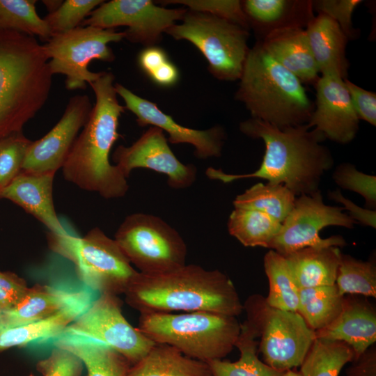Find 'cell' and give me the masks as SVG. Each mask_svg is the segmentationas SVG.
I'll return each instance as SVG.
<instances>
[{
    "label": "cell",
    "instance_id": "cell-44",
    "mask_svg": "<svg viewBox=\"0 0 376 376\" xmlns=\"http://www.w3.org/2000/svg\"><path fill=\"white\" fill-rule=\"evenodd\" d=\"M344 81L359 120L375 126L376 93L359 86L347 79H345Z\"/></svg>",
    "mask_w": 376,
    "mask_h": 376
},
{
    "label": "cell",
    "instance_id": "cell-43",
    "mask_svg": "<svg viewBox=\"0 0 376 376\" xmlns=\"http://www.w3.org/2000/svg\"><path fill=\"white\" fill-rule=\"evenodd\" d=\"M29 289L26 281L15 273L0 271V311L15 306Z\"/></svg>",
    "mask_w": 376,
    "mask_h": 376
},
{
    "label": "cell",
    "instance_id": "cell-48",
    "mask_svg": "<svg viewBox=\"0 0 376 376\" xmlns=\"http://www.w3.org/2000/svg\"><path fill=\"white\" fill-rule=\"evenodd\" d=\"M149 77L157 85L167 87L177 83L179 78V72L177 67L169 60L155 70Z\"/></svg>",
    "mask_w": 376,
    "mask_h": 376
},
{
    "label": "cell",
    "instance_id": "cell-6",
    "mask_svg": "<svg viewBox=\"0 0 376 376\" xmlns=\"http://www.w3.org/2000/svg\"><path fill=\"white\" fill-rule=\"evenodd\" d=\"M240 326L235 316L195 311L140 313L137 328L155 343L171 345L207 363L222 359L233 350Z\"/></svg>",
    "mask_w": 376,
    "mask_h": 376
},
{
    "label": "cell",
    "instance_id": "cell-32",
    "mask_svg": "<svg viewBox=\"0 0 376 376\" xmlns=\"http://www.w3.org/2000/svg\"><path fill=\"white\" fill-rule=\"evenodd\" d=\"M227 226L229 233L244 246L269 249L281 230V223L258 211L235 208Z\"/></svg>",
    "mask_w": 376,
    "mask_h": 376
},
{
    "label": "cell",
    "instance_id": "cell-26",
    "mask_svg": "<svg viewBox=\"0 0 376 376\" xmlns=\"http://www.w3.org/2000/svg\"><path fill=\"white\" fill-rule=\"evenodd\" d=\"M342 253L337 246L306 247L285 256L301 289L335 284Z\"/></svg>",
    "mask_w": 376,
    "mask_h": 376
},
{
    "label": "cell",
    "instance_id": "cell-17",
    "mask_svg": "<svg viewBox=\"0 0 376 376\" xmlns=\"http://www.w3.org/2000/svg\"><path fill=\"white\" fill-rule=\"evenodd\" d=\"M116 92L125 104V108L136 117L141 127H157L169 134L168 141L173 144L187 143L194 147V155L200 159L219 157L221 154L225 132L221 126L205 130L185 127L164 113L155 103L144 99L120 84L114 85Z\"/></svg>",
    "mask_w": 376,
    "mask_h": 376
},
{
    "label": "cell",
    "instance_id": "cell-45",
    "mask_svg": "<svg viewBox=\"0 0 376 376\" xmlns=\"http://www.w3.org/2000/svg\"><path fill=\"white\" fill-rule=\"evenodd\" d=\"M330 199L337 203H342L344 210L349 211V216L354 220L357 221L366 226L375 228L376 211L369 209H363L355 205L352 201L345 198L339 190L330 191L328 194Z\"/></svg>",
    "mask_w": 376,
    "mask_h": 376
},
{
    "label": "cell",
    "instance_id": "cell-30",
    "mask_svg": "<svg viewBox=\"0 0 376 376\" xmlns=\"http://www.w3.org/2000/svg\"><path fill=\"white\" fill-rule=\"evenodd\" d=\"M344 299L336 283L301 289L297 312L315 331L327 327L338 317Z\"/></svg>",
    "mask_w": 376,
    "mask_h": 376
},
{
    "label": "cell",
    "instance_id": "cell-38",
    "mask_svg": "<svg viewBox=\"0 0 376 376\" xmlns=\"http://www.w3.org/2000/svg\"><path fill=\"white\" fill-rule=\"evenodd\" d=\"M31 142L22 132L0 139V191L22 172Z\"/></svg>",
    "mask_w": 376,
    "mask_h": 376
},
{
    "label": "cell",
    "instance_id": "cell-29",
    "mask_svg": "<svg viewBox=\"0 0 376 376\" xmlns=\"http://www.w3.org/2000/svg\"><path fill=\"white\" fill-rule=\"evenodd\" d=\"M127 376H212L207 363L182 354L177 348L155 343L148 354L132 365Z\"/></svg>",
    "mask_w": 376,
    "mask_h": 376
},
{
    "label": "cell",
    "instance_id": "cell-50",
    "mask_svg": "<svg viewBox=\"0 0 376 376\" xmlns=\"http://www.w3.org/2000/svg\"><path fill=\"white\" fill-rule=\"evenodd\" d=\"M283 376H301L299 372L295 370L294 369L287 370L285 372Z\"/></svg>",
    "mask_w": 376,
    "mask_h": 376
},
{
    "label": "cell",
    "instance_id": "cell-4",
    "mask_svg": "<svg viewBox=\"0 0 376 376\" xmlns=\"http://www.w3.org/2000/svg\"><path fill=\"white\" fill-rule=\"evenodd\" d=\"M36 38L0 29V139L22 132L42 108L53 75Z\"/></svg>",
    "mask_w": 376,
    "mask_h": 376
},
{
    "label": "cell",
    "instance_id": "cell-47",
    "mask_svg": "<svg viewBox=\"0 0 376 376\" xmlns=\"http://www.w3.org/2000/svg\"><path fill=\"white\" fill-rule=\"evenodd\" d=\"M167 61L164 50L155 45L145 47L138 56L139 67L148 76Z\"/></svg>",
    "mask_w": 376,
    "mask_h": 376
},
{
    "label": "cell",
    "instance_id": "cell-19",
    "mask_svg": "<svg viewBox=\"0 0 376 376\" xmlns=\"http://www.w3.org/2000/svg\"><path fill=\"white\" fill-rule=\"evenodd\" d=\"M55 173L22 172L4 189L0 198L8 199L21 207L56 235L68 233L61 223L53 201Z\"/></svg>",
    "mask_w": 376,
    "mask_h": 376
},
{
    "label": "cell",
    "instance_id": "cell-8",
    "mask_svg": "<svg viewBox=\"0 0 376 376\" xmlns=\"http://www.w3.org/2000/svg\"><path fill=\"white\" fill-rule=\"evenodd\" d=\"M175 40L193 44L208 63L216 79L233 81L241 77L249 52V30L210 14L187 9L182 22L166 33Z\"/></svg>",
    "mask_w": 376,
    "mask_h": 376
},
{
    "label": "cell",
    "instance_id": "cell-23",
    "mask_svg": "<svg viewBox=\"0 0 376 376\" xmlns=\"http://www.w3.org/2000/svg\"><path fill=\"white\" fill-rule=\"evenodd\" d=\"M304 29L319 72L347 79L350 63L346 56V46L348 39L338 24L327 15L318 13Z\"/></svg>",
    "mask_w": 376,
    "mask_h": 376
},
{
    "label": "cell",
    "instance_id": "cell-37",
    "mask_svg": "<svg viewBox=\"0 0 376 376\" xmlns=\"http://www.w3.org/2000/svg\"><path fill=\"white\" fill-rule=\"evenodd\" d=\"M104 1L66 0L54 12L43 19L46 22L51 36L68 32L79 26L89 14Z\"/></svg>",
    "mask_w": 376,
    "mask_h": 376
},
{
    "label": "cell",
    "instance_id": "cell-24",
    "mask_svg": "<svg viewBox=\"0 0 376 376\" xmlns=\"http://www.w3.org/2000/svg\"><path fill=\"white\" fill-rule=\"evenodd\" d=\"M259 42L276 61L295 75L302 84H315L320 72L304 29L276 31Z\"/></svg>",
    "mask_w": 376,
    "mask_h": 376
},
{
    "label": "cell",
    "instance_id": "cell-2",
    "mask_svg": "<svg viewBox=\"0 0 376 376\" xmlns=\"http://www.w3.org/2000/svg\"><path fill=\"white\" fill-rule=\"evenodd\" d=\"M113 81L111 72L102 71L89 84L95 103L62 167L65 180L106 199L121 198L129 189L127 178L109 159L111 148L120 136L119 118L125 109L119 103Z\"/></svg>",
    "mask_w": 376,
    "mask_h": 376
},
{
    "label": "cell",
    "instance_id": "cell-34",
    "mask_svg": "<svg viewBox=\"0 0 376 376\" xmlns=\"http://www.w3.org/2000/svg\"><path fill=\"white\" fill-rule=\"evenodd\" d=\"M354 355L343 341L315 338L300 365L301 376H338Z\"/></svg>",
    "mask_w": 376,
    "mask_h": 376
},
{
    "label": "cell",
    "instance_id": "cell-18",
    "mask_svg": "<svg viewBox=\"0 0 376 376\" xmlns=\"http://www.w3.org/2000/svg\"><path fill=\"white\" fill-rule=\"evenodd\" d=\"M314 87L315 102L308 127L338 143L351 142L358 132L360 120L344 79L336 75H321Z\"/></svg>",
    "mask_w": 376,
    "mask_h": 376
},
{
    "label": "cell",
    "instance_id": "cell-28",
    "mask_svg": "<svg viewBox=\"0 0 376 376\" xmlns=\"http://www.w3.org/2000/svg\"><path fill=\"white\" fill-rule=\"evenodd\" d=\"M53 345L80 359L88 376H127L132 366L120 353L100 342L72 336H60Z\"/></svg>",
    "mask_w": 376,
    "mask_h": 376
},
{
    "label": "cell",
    "instance_id": "cell-3",
    "mask_svg": "<svg viewBox=\"0 0 376 376\" xmlns=\"http://www.w3.org/2000/svg\"><path fill=\"white\" fill-rule=\"evenodd\" d=\"M124 295L126 303L140 313L207 311L237 317L243 311L229 277L197 265L157 274L138 272Z\"/></svg>",
    "mask_w": 376,
    "mask_h": 376
},
{
    "label": "cell",
    "instance_id": "cell-25",
    "mask_svg": "<svg viewBox=\"0 0 376 376\" xmlns=\"http://www.w3.org/2000/svg\"><path fill=\"white\" fill-rule=\"evenodd\" d=\"M94 292L88 288L77 299L52 316L0 332V351L58 337L89 307L95 299Z\"/></svg>",
    "mask_w": 376,
    "mask_h": 376
},
{
    "label": "cell",
    "instance_id": "cell-11",
    "mask_svg": "<svg viewBox=\"0 0 376 376\" xmlns=\"http://www.w3.org/2000/svg\"><path fill=\"white\" fill-rule=\"evenodd\" d=\"M124 38V31L79 26L51 36L42 46L49 60L51 72L65 76L67 89H86L87 84L95 81L102 73L90 71L88 68L90 62L114 61L115 55L108 45Z\"/></svg>",
    "mask_w": 376,
    "mask_h": 376
},
{
    "label": "cell",
    "instance_id": "cell-16",
    "mask_svg": "<svg viewBox=\"0 0 376 376\" xmlns=\"http://www.w3.org/2000/svg\"><path fill=\"white\" fill-rule=\"evenodd\" d=\"M92 109L87 95H76L70 97L59 121L47 134L31 142L22 171L56 173L57 170L62 169Z\"/></svg>",
    "mask_w": 376,
    "mask_h": 376
},
{
    "label": "cell",
    "instance_id": "cell-36",
    "mask_svg": "<svg viewBox=\"0 0 376 376\" xmlns=\"http://www.w3.org/2000/svg\"><path fill=\"white\" fill-rule=\"evenodd\" d=\"M35 0H0V29L13 30L45 40L50 31L36 10Z\"/></svg>",
    "mask_w": 376,
    "mask_h": 376
},
{
    "label": "cell",
    "instance_id": "cell-15",
    "mask_svg": "<svg viewBox=\"0 0 376 376\" xmlns=\"http://www.w3.org/2000/svg\"><path fill=\"white\" fill-rule=\"evenodd\" d=\"M112 158L127 178L134 169H148L166 175L169 185L178 189L189 187L196 178L195 166L180 162L164 132L154 126H150L132 145L118 146Z\"/></svg>",
    "mask_w": 376,
    "mask_h": 376
},
{
    "label": "cell",
    "instance_id": "cell-14",
    "mask_svg": "<svg viewBox=\"0 0 376 376\" xmlns=\"http://www.w3.org/2000/svg\"><path fill=\"white\" fill-rule=\"evenodd\" d=\"M186 12L187 8H166L150 0H111L95 8L81 26L113 29L127 26L125 38L146 47L159 42Z\"/></svg>",
    "mask_w": 376,
    "mask_h": 376
},
{
    "label": "cell",
    "instance_id": "cell-7",
    "mask_svg": "<svg viewBox=\"0 0 376 376\" xmlns=\"http://www.w3.org/2000/svg\"><path fill=\"white\" fill-rule=\"evenodd\" d=\"M49 249L70 260L83 285L100 295L124 294L139 272L114 239L95 227L82 237L47 234Z\"/></svg>",
    "mask_w": 376,
    "mask_h": 376
},
{
    "label": "cell",
    "instance_id": "cell-12",
    "mask_svg": "<svg viewBox=\"0 0 376 376\" xmlns=\"http://www.w3.org/2000/svg\"><path fill=\"white\" fill-rule=\"evenodd\" d=\"M60 336L104 343L120 353L132 365L143 359L155 343L129 323L123 314L120 299L110 294L100 295Z\"/></svg>",
    "mask_w": 376,
    "mask_h": 376
},
{
    "label": "cell",
    "instance_id": "cell-9",
    "mask_svg": "<svg viewBox=\"0 0 376 376\" xmlns=\"http://www.w3.org/2000/svg\"><path fill=\"white\" fill-rule=\"evenodd\" d=\"M114 240L139 272L157 274L185 265L187 249L184 240L157 216L128 215L116 232Z\"/></svg>",
    "mask_w": 376,
    "mask_h": 376
},
{
    "label": "cell",
    "instance_id": "cell-35",
    "mask_svg": "<svg viewBox=\"0 0 376 376\" xmlns=\"http://www.w3.org/2000/svg\"><path fill=\"white\" fill-rule=\"evenodd\" d=\"M335 283L343 296L360 295L375 298V261H363L342 253Z\"/></svg>",
    "mask_w": 376,
    "mask_h": 376
},
{
    "label": "cell",
    "instance_id": "cell-1",
    "mask_svg": "<svg viewBox=\"0 0 376 376\" xmlns=\"http://www.w3.org/2000/svg\"><path fill=\"white\" fill-rule=\"evenodd\" d=\"M240 130L249 137L263 141L265 150L260 167L246 174H230L209 167L205 174L210 179L229 183L239 179L261 178L283 185L299 196L319 190L322 176L333 166L332 155L322 144L325 137L307 124L280 129L251 118L240 123Z\"/></svg>",
    "mask_w": 376,
    "mask_h": 376
},
{
    "label": "cell",
    "instance_id": "cell-42",
    "mask_svg": "<svg viewBox=\"0 0 376 376\" xmlns=\"http://www.w3.org/2000/svg\"><path fill=\"white\" fill-rule=\"evenodd\" d=\"M84 364L70 351L54 346L47 358L36 363V370L42 376H81Z\"/></svg>",
    "mask_w": 376,
    "mask_h": 376
},
{
    "label": "cell",
    "instance_id": "cell-22",
    "mask_svg": "<svg viewBox=\"0 0 376 376\" xmlns=\"http://www.w3.org/2000/svg\"><path fill=\"white\" fill-rule=\"evenodd\" d=\"M241 3L257 41L276 31L306 29L315 17L311 0H244Z\"/></svg>",
    "mask_w": 376,
    "mask_h": 376
},
{
    "label": "cell",
    "instance_id": "cell-20",
    "mask_svg": "<svg viewBox=\"0 0 376 376\" xmlns=\"http://www.w3.org/2000/svg\"><path fill=\"white\" fill-rule=\"evenodd\" d=\"M88 288L69 282L36 284L13 308L0 311V332L43 320L56 313Z\"/></svg>",
    "mask_w": 376,
    "mask_h": 376
},
{
    "label": "cell",
    "instance_id": "cell-49",
    "mask_svg": "<svg viewBox=\"0 0 376 376\" xmlns=\"http://www.w3.org/2000/svg\"><path fill=\"white\" fill-rule=\"evenodd\" d=\"M63 1H42L49 13L55 11L63 3Z\"/></svg>",
    "mask_w": 376,
    "mask_h": 376
},
{
    "label": "cell",
    "instance_id": "cell-39",
    "mask_svg": "<svg viewBox=\"0 0 376 376\" xmlns=\"http://www.w3.org/2000/svg\"><path fill=\"white\" fill-rule=\"evenodd\" d=\"M333 179L340 187L359 194L364 198L368 209L375 210V175L362 173L352 164L343 163L336 168Z\"/></svg>",
    "mask_w": 376,
    "mask_h": 376
},
{
    "label": "cell",
    "instance_id": "cell-41",
    "mask_svg": "<svg viewBox=\"0 0 376 376\" xmlns=\"http://www.w3.org/2000/svg\"><path fill=\"white\" fill-rule=\"evenodd\" d=\"M361 0H316L313 1V10L334 19L348 40L356 39L359 34L353 26L352 15Z\"/></svg>",
    "mask_w": 376,
    "mask_h": 376
},
{
    "label": "cell",
    "instance_id": "cell-27",
    "mask_svg": "<svg viewBox=\"0 0 376 376\" xmlns=\"http://www.w3.org/2000/svg\"><path fill=\"white\" fill-rule=\"evenodd\" d=\"M246 315L235 344L240 352L239 359L234 362L222 359L207 362L212 376H283L285 372L270 367L259 359L257 338L260 337V329L256 320Z\"/></svg>",
    "mask_w": 376,
    "mask_h": 376
},
{
    "label": "cell",
    "instance_id": "cell-46",
    "mask_svg": "<svg viewBox=\"0 0 376 376\" xmlns=\"http://www.w3.org/2000/svg\"><path fill=\"white\" fill-rule=\"evenodd\" d=\"M351 363L346 370V376H376L375 345L370 347Z\"/></svg>",
    "mask_w": 376,
    "mask_h": 376
},
{
    "label": "cell",
    "instance_id": "cell-21",
    "mask_svg": "<svg viewBox=\"0 0 376 376\" xmlns=\"http://www.w3.org/2000/svg\"><path fill=\"white\" fill-rule=\"evenodd\" d=\"M315 338L343 341L358 358L376 341V311L368 300L349 295L338 317L327 327L315 331Z\"/></svg>",
    "mask_w": 376,
    "mask_h": 376
},
{
    "label": "cell",
    "instance_id": "cell-31",
    "mask_svg": "<svg viewBox=\"0 0 376 376\" xmlns=\"http://www.w3.org/2000/svg\"><path fill=\"white\" fill-rule=\"evenodd\" d=\"M296 196L283 185L257 183L233 201L235 208L267 214L283 223L294 207Z\"/></svg>",
    "mask_w": 376,
    "mask_h": 376
},
{
    "label": "cell",
    "instance_id": "cell-13",
    "mask_svg": "<svg viewBox=\"0 0 376 376\" xmlns=\"http://www.w3.org/2000/svg\"><path fill=\"white\" fill-rule=\"evenodd\" d=\"M343 210V207L326 205L320 190L299 196L269 249L285 256L306 247L345 246V241L341 236L322 239L319 235L322 228L330 226L353 228L356 221Z\"/></svg>",
    "mask_w": 376,
    "mask_h": 376
},
{
    "label": "cell",
    "instance_id": "cell-10",
    "mask_svg": "<svg viewBox=\"0 0 376 376\" xmlns=\"http://www.w3.org/2000/svg\"><path fill=\"white\" fill-rule=\"evenodd\" d=\"M243 310L258 324L263 361L282 372L299 367L315 339V331L300 314L272 308L258 294L248 297Z\"/></svg>",
    "mask_w": 376,
    "mask_h": 376
},
{
    "label": "cell",
    "instance_id": "cell-51",
    "mask_svg": "<svg viewBox=\"0 0 376 376\" xmlns=\"http://www.w3.org/2000/svg\"><path fill=\"white\" fill-rule=\"evenodd\" d=\"M29 376H33V375L31 374V375H29Z\"/></svg>",
    "mask_w": 376,
    "mask_h": 376
},
{
    "label": "cell",
    "instance_id": "cell-33",
    "mask_svg": "<svg viewBox=\"0 0 376 376\" xmlns=\"http://www.w3.org/2000/svg\"><path fill=\"white\" fill-rule=\"evenodd\" d=\"M264 268L269 281V293L265 301L272 308L297 312L299 288L297 287L285 258L270 249L264 257Z\"/></svg>",
    "mask_w": 376,
    "mask_h": 376
},
{
    "label": "cell",
    "instance_id": "cell-40",
    "mask_svg": "<svg viewBox=\"0 0 376 376\" xmlns=\"http://www.w3.org/2000/svg\"><path fill=\"white\" fill-rule=\"evenodd\" d=\"M162 4H182L187 9L205 13L238 24L248 30L249 26L243 12L241 1L238 0H167Z\"/></svg>",
    "mask_w": 376,
    "mask_h": 376
},
{
    "label": "cell",
    "instance_id": "cell-5",
    "mask_svg": "<svg viewBox=\"0 0 376 376\" xmlns=\"http://www.w3.org/2000/svg\"><path fill=\"white\" fill-rule=\"evenodd\" d=\"M235 99L251 118L280 129L307 124L314 109L301 81L257 41L250 48Z\"/></svg>",
    "mask_w": 376,
    "mask_h": 376
}]
</instances>
